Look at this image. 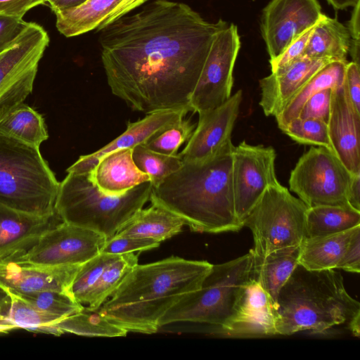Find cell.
<instances>
[{
    "label": "cell",
    "mask_w": 360,
    "mask_h": 360,
    "mask_svg": "<svg viewBox=\"0 0 360 360\" xmlns=\"http://www.w3.org/2000/svg\"><path fill=\"white\" fill-rule=\"evenodd\" d=\"M228 25L169 0L153 1L117 19L98 38L112 94L146 114L190 108L212 42Z\"/></svg>",
    "instance_id": "cell-1"
},
{
    "label": "cell",
    "mask_w": 360,
    "mask_h": 360,
    "mask_svg": "<svg viewBox=\"0 0 360 360\" xmlns=\"http://www.w3.org/2000/svg\"><path fill=\"white\" fill-rule=\"evenodd\" d=\"M229 139L210 157L184 162L152 188L151 204L182 219L193 231L219 233L243 227L236 214L232 182L233 150Z\"/></svg>",
    "instance_id": "cell-2"
},
{
    "label": "cell",
    "mask_w": 360,
    "mask_h": 360,
    "mask_svg": "<svg viewBox=\"0 0 360 360\" xmlns=\"http://www.w3.org/2000/svg\"><path fill=\"white\" fill-rule=\"evenodd\" d=\"M212 267L207 261L176 256L137 264L98 310L128 332L154 333L161 318L183 297L199 289Z\"/></svg>",
    "instance_id": "cell-3"
},
{
    "label": "cell",
    "mask_w": 360,
    "mask_h": 360,
    "mask_svg": "<svg viewBox=\"0 0 360 360\" xmlns=\"http://www.w3.org/2000/svg\"><path fill=\"white\" fill-rule=\"evenodd\" d=\"M360 317V304L334 269L308 270L298 264L281 289L276 307V335L303 330L322 333Z\"/></svg>",
    "instance_id": "cell-4"
},
{
    "label": "cell",
    "mask_w": 360,
    "mask_h": 360,
    "mask_svg": "<svg viewBox=\"0 0 360 360\" xmlns=\"http://www.w3.org/2000/svg\"><path fill=\"white\" fill-rule=\"evenodd\" d=\"M59 184L39 147L0 134V207L51 216Z\"/></svg>",
    "instance_id": "cell-5"
},
{
    "label": "cell",
    "mask_w": 360,
    "mask_h": 360,
    "mask_svg": "<svg viewBox=\"0 0 360 360\" xmlns=\"http://www.w3.org/2000/svg\"><path fill=\"white\" fill-rule=\"evenodd\" d=\"M152 185L144 182L122 195L101 192L88 174L68 173L60 182L55 210L66 223L112 237L150 200Z\"/></svg>",
    "instance_id": "cell-6"
},
{
    "label": "cell",
    "mask_w": 360,
    "mask_h": 360,
    "mask_svg": "<svg viewBox=\"0 0 360 360\" xmlns=\"http://www.w3.org/2000/svg\"><path fill=\"white\" fill-rule=\"evenodd\" d=\"M253 253L212 264L199 289L183 297L160 320L159 326L179 322L224 327L236 311L252 278Z\"/></svg>",
    "instance_id": "cell-7"
},
{
    "label": "cell",
    "mask_w": 360,
    "mask_h": 360,
    "mask_svg": "<svg viewBox=\"0 0 360 360\" xmlns=\"http://www.w3.org/2000/svg\"><path fill=\"white\" fill-rule=\"evenodd\" d=\"M308 207L280 183L270 186L243 222L252 231L255 256L298 246L306 238Z\"/></svg>",
    "instance_id": "cell-8"
},
{
    "label": "cell",
    "mask_w": 360,
    "mask_h": 360,
    "mask_svg": "<svg viewBox=\"0 0 360 360\" xmlns=\"http://www.w3.org/2000/svg\"><path fill=\"white\" fill-rule=\"evenodd\" d=\"M353 176L333 150L311 147L292 169L289 187L308 207L349 205L347 196Z\"/></svg>",
    "instance_id": "cell-9"
},
{
    "label": "cell",
    "mask_w": 360,
    "mask_h": 360,
    "mask_svg": "<svg viewBox=\"0 0 360 360\" xmlns=\"http://www.w3.org/2000/svg\"><path fill=\"white\" fill-rule=\"evenodd\" d=\"M106 240L95 231L61 221L26 250L4 260L46 267L81 265L98 255Z\"/></svg>",
    "instance_id": "cell-10"
},
{
    "label": "cell",
    "mask_w": 360,
    "mask_h": 360,
    "mask_svg": "<svg viewBox=\"0 0 360 360\" xmlns=\"http://www.w3.org/2000/svg\"><path fill=\"white\" fill-rule=\"evenodd\" d=\"M49 41L41 25L28 22L0 53V110L23 102L32 92L39 63Z\"/></svg>",
    "instance_id": "cell-11"
},
{
    "label": "cell",
    "mask_w": 360,
    "mask_h": 360,
    "mask_svg": "<svg viewBox=\"0 0 360 360\" xmlns=\"http://www.w3.org/2000/svg\"><path fill=\"white\" fill-rule=\"evenodd\" d=\"M240 47V37L234 24L217 33L191 96V111L200 114L229 98L233 84V68Z\"/></svg>",
    "instance_id": "cell-12"
},
{
    "label": "cell",
    "mask_w": 360,
    "mask_h": 360,
    "mask_svg": "<svg viewBox=\"0 0 360 360\" xmlns=\"http://www.w3.org/2000/svg\"><path fill=\"white\" fill-rule=\"evenodd\" d=\"M274 148L245 141L233 150L232 182L236 214L243 224L270 186L278 184Z\"/></svg>",
    "instance_id": "cell-13"
},
{
    "label": "cell",
    "mask_w": 360,
    "mask_h": 360,
    "mask_svg": "<svg viewBox=\"0 0 360 360\" xmlns=\"http://www.w3.org/2000/svg\"><path fill=\"white\" fill-rule=\"evenodd\" d=\"M323 15L317 0H271L263 9L260 22L269 60L278 57Z\"/></svg>",
    "instance_id": "cell-14"
},
{
    "label": "cell",
    "mask_w": 360,
    "mask_h": 360,
    "mask_svg": "<svg viewBox=\"0 0 360 360\" xmlns=\"http://www.w3.org/2000/svg\"><path fill=\"white\" fill-rule=\"evenodd\" d=\"M242 99V90H238L221 105L198 114L197 126L179 153L184 162L205 160L231 139Z\"/></svg>",
    "instance_id": "cell-15"
},
{
    "label": "cell",
    "mask_w": 360,
    "mask_h": 360,
    "mask_svg": "<svg viewBox=\"0 0 360 360\" xmlns=\"http://www.w3.org/2000/svg\"><path fill=\"white\" fill-rule=\"evenodd\" d=\"M334 60L303 56L261 79L259 105L266 116H278L319 70Z\"/></svg>",
    "instance_id": "cell-16"
},
{
    "label": "cell",
    "mask_w": 360,
    "mask_h": 360,
    "mask_svg": "<svg viewBox=\"0 0 360 360\" xmlns=\"http://www.w3.org/2000/svg\"><path fill=\"white\" fill-rule=\"evenodd\" d=\"M327 125L335 154L352 174H360V115L348 100L343 84L332 89Z\"/></svg>",
    "instance_id": "cell-17"
},
{
    "label": "cell",
    "mask_w": 360,
    "mask_h": 360,
    "mask_svg": "<svg viewBox=\"0 0 360 360\" xmlns=\"http://www.w3.org/2000/svg\"><path fill=\"white\" fill-rule=\"evenodd\" d=\"M221 331L237 338L276 335L275 306L258 281H249L236 311Z\"/></svg>",
    "instance_id": "cell-18"
},
{
    "label": "cell",
    "mask_w": 360,
    "mask_h": 360,
    "mask_svg": "<svg viewBox=\"0 0 360 360\" xmlns=\"http://www.w3.org/2000/svg\"><path fill=\"white\" fill-rule=\"evenodd\" d=\"M191 111L188 107L153 112L136 122H128L126 130L111 142L93 153L81 155L67 169L68 173H89L99 160L115 150L133 148L143 144L162 129L181 119Z\"/></svg>",
    "instance_id": "cell-19"
},
{
    "label": "cell",
    "mask_w": 360,
    "mask_h": 360,
    "mask_svg": "<svg viewBox=\"0 0 360 360\" xmlns=\"http://www.w3.org/2000/svg\"><path fill=\"white\" fill-rule=\"evenodd\" d=\"M80 265L46 267L0 262V286L17 294L57 290L70 294V288Z\"/></svg>",
    "instance_id": "cell-20"
},
{
    "label": "cell",
    "mask_w": 360,
    "mask_h": 360,
    "mask_svg": "<svg viewBox=\"0 0 360 360\" xmlns=\"http://www.w3.org/2000/svg\"><path fill=\"white\" fill-rule=\"evenodd\" d=\"M61 221L56 212L49 217H37L0 207V261L26 250Z\"/></svg>",
    "instance_id": "cell-21"
},
{
    "label": "cell",
    "mask_w": 360,
    "mask_h": 360,
    "mask_svg": "<svg viewBox=\"0 0 360 360\" xmlns=\"http://www.w3.org/2000/svg\"><path fill=\"white\" fill-rule=\"evenodd\" d=\"M98 190L109 195H122L147 181L149 176L134 163L132 148L115 150L101 158L87 173Z\"/></svg>",
    "instance_id": "cell-22"
},
{
    "label": "cell",
    "mask_w": 360,
    "mask_h": 360,
    "mask_svg": "<svg viewBox=\"0 0 360 360\" xmlns=\"http://www.w3.org/2000/svg\"><path fill=\"white\" fill-rule=\"evenodd\" d=\"M300 248H281L263 257L253 254L252 278L268 293L275 308L281 289L299 264Z\"/></svg>",
    "instance_id": "cell-23"
},
{
    "label": "cell",
    "mask_w": 360,
    "mask_h": 360,
    "mask_svg": "<svg viewBox=\"0 0 360 360\" xmlns=\"http://www.w3.org/2000/svg\"><path fill=\"white\" fill-rule=\"evenodd\" d=\"M184 225L179 217L151 204L137 212L115 235L152 238L161 243L181 232Z\"/></svg>",
    "instance_id": "cell-24"
},
{
    "label": "cell",
    "mask_w": 360,
    "mask_h": 360,
    "mask_svg": "<svg viewBox=\"0 0 360 360\" xmlns=\"http://www.w3.org/2000/svg\"><path fill=\"white\" fill-rule=\"evenodd\" d=\"M360 225L335 234L305 238L301 244L299 264L311 271L338 269Z\"/></svg>",
    "instance_id": "cell-25"
},
{
    "label": "cell",
    "mask_w": 360,
    "mask_h": 360,
    "mask_svg": "<svg viewBox=\"0 0 360 360\" xmlns=\"http://www.w3.org/2000/svg\"><path fill=\"white\" fill-rule=\"evenodd\" d=\"M0 134L39 148L49 138L44 117L23 102L0 110Z\"/></svg>",
    "instance_id": "cell-26"
},
{
    "label": "cell",
    "mask_w": 360,
    "mask_h": 360,
    "mask_svg": "<svg viewBox=\"0 0 360 360\" xmlns=\"http://www.w3.org/2000/svg\"><path fill=\"white\" fill-rule=\"evenodd\" d=\"M350 44L347 27L336 18L323 15L309 37L304 56L347 61Z\"/></svg>",
    "instance_id": "cell-27"
},
{
    "label": "cell",
    "mask_w": 360,
    "mask_h": 360,
    "mask_svg": "<svg viewBox=\"0 0 360 360\" xmlns=\"http://www.w3.org/2000/svg\"><path fill=\"white\" fill-rule=\"evenodd\" d=\"M122 0H86L83 4L54 12L56 26L66 37L96 30Z\"/></svg>",
    "instance_id": "cell-28"
},
{
    "label": "cell",
    "mask_w": 360,
    "mask_h": 360,
    "mask_svg": "<svg viewBox=\"0 0 360 360\" xmlns=\"http://www.w3.org/2000/svg\"><path fill=\"white\" fill-rule=\"evenodd\" d=\"M347 63L333 60L311 77L276 117L279 129L281 130L290 122L298 117L302 106L311 96L324 89H333L342 85Z\"/></svg>",
    "instance_id": "cell-29"
},
{
    "label": "cell",
    "mask_w": 360,
    "mask_h": 360,
    "mask_svg": "<svg viewBox=\"0 0 360 360\" xmlns=\"http://www.w3.org/2000/svg\"><path fill=\"white\" fill-rule=\"evenodd\" d=\"M359 225L360 211L349 205L308 207L306 213L305 238L335 234Z\"/></svg>",
    "instance_id": "cell-30"
},
{
    "label": "cell",
    "mask_w": 360,
    "mask_h": 360,
    "mask_svg": "<svg viewBox=\"0 0 360 360\" xmlns=\"http://www.w3.org/2000/svg\"><path fill=\"white\" fill-rule=\"evenodd\" d=\"M62 334L68 333L84 336L124 337L128 331L112 323L98 310L90 311L84 306L80 311L56 323Z\"/></svg>",
    "instance_id": "cell-31"
},
{
    "label": "cell",
    "mask_w": 360,
    "mask_h": 360,
    "mask_svg": "<svg viewBox=\"0 0 360 360\" xmlns=\"http://www.w3.org/2000/svg\"><path fill=\"white\" fill-rule=\"evenodd\" d=\"M10 304L7 317L17 328L60 335L62 333L56 323L63 319L44 312L22 299L13 292L8 291Z\"/></svg>",
    "instance_id": "cell-32"
},
{
    "label": "cell",
    "mask_w": 360,
    "mask_h": 360,
    "mask_svg": "<svg viewBox=\"0 0 360 360\" xmlns=\"http://www.w3.org/2000/svg\"><path fill=\"white\" fill-rule=\"evenodd\" d=\"M138 264V255L134 252L118 255L104 269L90 292L84 307L96 311L117 288L125 276Z\"/></svg>",
    "instance_id": "cell-33"
},
{
    "label": "cell",
    "mask_w": 360,
    "mask_h": 360,
    "mask_svg": "<svg viewBox=\"0 0 360 360\" xmlns=\"http://www.w3.org/2000/svg\"><path fill=\"white\" fill-rule=\"evenodd\" d=\"M132 158L136 167L149 176L152 188L158 186L184 163L178 153L174 155L162 154L147 148L143 144L132 148Z\"/></svg>",
    "instance_id": "cell-34"
},
{
    "label": "cell",
    "mask_w": 360,
    "mask_h": 360,
    "mask_svg": "<svg viewBox=\"0 0 360 360\" xmlns=\"http://www.w3.org/2000/svg\"><path fill=\"white\" fill-rule=\"evenodd\" d=\"M117 255L100 252L79 266L70 288V294L77 302L83 306L86 304L101 274Z\"/></svg>",
    "instance_id": "cell-35"
},
{
    "label": "cell",
    "mask_w": 360,
    "mask_h": 360,
    "mask_svg": "<svg viewBox=\"0 0 360 360\" xmlns=\"http://www.w3.org/2000/svg\"><path fill=\"white\" fill-rule=\"evenodd\" d=\"M17 295L39 309L61 319L77 313L84 307L69 293L57 290Z\"/></svg>",
    "instance_id": "cell-36"
},
{
    "label": "cell",
    "mask_w": 360,
    "mask_h": 360,
    "mask_svg": "<svg viewBox=\"0 0 360 360\" xmlns=\"http://www.w3.org/2000/svg\"><path fill=\"white\" fill-rule=\"evenodd\" d=\"M195 125L184 118L169 124L151 136L143 145L157 153L174 155L180 146L191 136Z\"/></svg>",
    "instance_id": "cell-37"
},
{
    "label": "cell",
    "mask_w": 360,
    "mask_h": 360,
    "mask_svg": "<svg viewBox=\"0 0 360 360\" xmlns=\"http://www.w3.org/2000/svg\"><path fill=\"white\" fill-rule=\"evenodd\" d=\"M281 130L301 144L322 146L333 150L327 123L322 120L297 117Z\"/></svg>",
    "instance_id": "cell-38"
},
{
    "label": "cell",
    "mask_w": 360,
    "mask_h": 360,
    "mask_svg": "<svg viewBox=\"0 0 360 360\" xmlns=\"http://www.w3.org/2000/svg\"><path fill=\"white\" fill-rule=\"evenodd\" d=\"M160 244V242L152 238L114 235L105 240L101 252L122 255L151 250L158 248Z\"/></svg>",
    "instance_id": "cell-39"
},
{
    "label": "cell",
    "mask_w": 360,
    "mask_h": 360,
    "mask_svg": "<svg viewBox=\"0 0 360 360\" xmlns=\"http://www.w3.org/2000/svg\"><path fill=\"white\" fill-rule=\"evenodd\" d=\"M332 89H324L311 96L302 106L298 117L316 119L327 123L330 115Z\"/></svg>",
    "instance_id": "cell-40"
},
{
    "label": "cell",
    "mask_w": 360,
    "mask_h": 360,
    "mask_svg": "<svg viewBox=\"0 0 360 360\" xmlns=\"http://www.w3.org/2000/svg\"><path fill=\"white\" fill-rule=\"evenodd\" d=\"M315 25L295 39L278 57L269 60L271 72L283 68L304 56L309 37Z\"/></svg>",
    "instance_id": "cell-41"
},
{
    "label": "cell",
    "mask_w": 360,
    "mask_h": 360,
    "mask_svg": "<svg viewBox=\"0 0 360 360\" xmlns=\"http://www.w3.org/2000/svg\"><path fill=\"white\" fill-rule=\"evenodd\" d=\"M343 86L354 111L360 115V68L352 61L345 67Z\"/></svg>",
    "instance_id": "cell-42"
},
{
    "label": "cell",
    "mask_w": 360,
    "mask_h": 360,
    "mask_svg": "<svg viewBox=\"0 0 360 360\" xmlns=\"http://www.w3.org/2000/svg\"><path fill=\"white\" fill-rule=\"evenodd\" d=\"M27 23L22 18L0 15V53L15 40Z\"/></svg>",
    "instance_id": "cell-43"
},
{
    "label": "cell",
    "mask_w": 360,
    "mask_h": 360,
    "mask_svg": "<svg viewBox=\"0 0 360 360\" xmlns=\"http://www.w3.org/2000/svg\"><path fill=\"white\" fill-rule=\"evenodd\" d=\"M338 269L352 273L360 271V227L353 234Z\"/></svg>",
    "instance_id": "cell-44"
},
{
    "label": "cell",
    "mask_w": 360,
    "mask_h": 360,
    "mask_svg": "<svg viewBox=\"0 0 360 360\" xmlns=\"http://www.w3.org/2000/svg\"><path fill=\"white\" fill-rule=\"evenodd\" d=\"M47 3V0H0V15L22 18L34 7Z\"/></svg>",
    "instance_id": "cell-45"
},
{
    "label": "cell",
    "mask_w": 360,
    "mask_h": 360,
    "mask_svg": "<svg viewBox=\"0 0 360 360\" xmlns=\"http://www.w3.org/2000/svg\"><path fill=\"white\" fill-rule=\"evenodd\" d=\"M148 0H122L120 4L106 17L104 21L96 29L100 31L106 25L117 19L128 14L131 11L141 6Z\"/></svg>",
    "instance_id": "cell-46"
},
{
    "label": "cell",
    "mask_w": 360,
    "mask_h": 360,
    "mask_svg": "<svg viewBox=\"0 0 360 360\" xmlns=\"http://www.w3.org/2000/svg\"><path fill=\"white\" fill-rule=\"evenodd\" d=\"M353 7L351 18L347 27L351 37V44H360V0Z\"/></svg>",
    "instance_id": "cell-47"
},
{
    "label": "cell",
    "mask_w": 360,
    "mask_h": 360,
    "mask_svg": "<svg viewBox=\"0 0 360 360\" xmlns=\"http://www.w3.org/2000/svg\"><path fill=\"white\" fill-rule=\"evenodd\" d=\"M347 199L351 207L360 211V174L354 175L348 189Z\"/></svg>",
    "instance_id": "cell-48"
},
{
    "label": "cell",
    "mask_w": 360,
    "mask_h": 360,
    "mask_svg": "<svg viewBox=\"0 0 360 360\" xmlns=\"http://www.w3.org/2000/svg\"><path fill=\"white\" fill-rule=\"evenodd\" d=\"M9 304L10 301L0 306V333H6L17 328L15 324L7 317Z\"/></svg>",
    "instance_id": "cell-49"
},
{
    "label": "cell",
    "mask_w": 360,
    "mask_h": 360,
    "mask_svg": "<svg viewBox=\"0 0 360 360\" xmlns=\"http://www.w3.org/2000/svg\"><path fill=\"white\" fill-rule=\"evenodd\" d=\"M86 1V0H60L50 8L54 13L58 11L76 7Z\"/></svg>",
    "instance_id": "cell-50"
},
{
    "label": "cell",
    "mask_w": 360,
    "mask_h": 360,
    "mask_svg": "<svg viewBox=\"0 0 360 360\" xmlns=\"http://www.w3.org/2000/svg\"><path fill=\"white\" fill-rule=\"evenodd\" d=\"M334 8L337 10L345 9L354 6L359 0H326Z\"/></svg>",
    "instance_id": "cell-51"
},
{
    "label": "cell",
    "mask_w": 360,
    "mask_h": 360,
    "mask_svg": "<svg viewBox=\"0 0 360 360\" xmlns=\"http://www.w3.org/2000/svg\"><path fill=\"white\" fill-rule=\"evenodd\" d=\"M10 301V297L8 292L0 286V306L8 303Z\"/></svg>",
    "instance_id": "cell-52"
},
{
    "label": "cell",
    "mask_w": 360,
    "mask_h": 360,
    "mask_svg": "<svg viewBox=\"0 0 360 360\" xmlns=\"http://www.w3.org/2000/svg\"><path fill=\"white\" fill-rule=\"evenodd\" d=\"M60 0H47V3L49 4L50 7L53 6L55 4H56Z\"/></svg>",
    "instance_id": "cell-53"
},
{
    "label": "cell",
    "mask_w": 360,
    "mask_h": 360,
    "mask_svg": "<svg viewBox=\"0 0 360 360\" xmlns=\"http://www.w3.org/2000/svg\"><path fill=\"white\" fill-rule=\"evenodd\" d=\"M0 230H1V226H0Z\"/></svg>",
    "instance_id": "cell-54"
}]
</instances>
